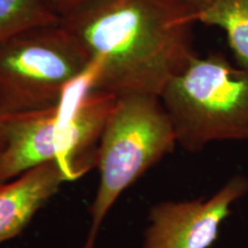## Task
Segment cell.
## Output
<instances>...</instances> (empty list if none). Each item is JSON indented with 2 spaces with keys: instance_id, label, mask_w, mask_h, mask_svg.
<instances>
[{
  "instance_id": "6da1fadb",
  "label": "cell",
  "mask_w": 248,
  "mask_h": 248,
  "mask_svg": "<svg viewBox=\"0 0 248 248\" xmlns=\"http://www.w3.org/2000/svg\"><path fill=\"white\" fill-rule=\"evenodd\" d=\"M83 48L90 90L160 97L194 57L195 12L182 0H86L60 18Z\"/></svg>"
},
{
  "instance_id": "7a4b0ae2",
  "label": "cell",
  "mask_w": 248,
  "mask_h": 248,
  "mask_svg": "<svg viewBox=\"0 0 248 248\" xmlns=\"http://www.w3.org/2000/svg\"><path fill=\"white\" fill-rule=\"evenodd\" d=\"M116 98L85 88L80 80L59 106L2 115L0 184L48 162L60 163L70 181L91 170Z\"/></svg>"
},
{
  "instance_id": "3957f363",
  "label": "cell",
  "mask_w": 248,
  "mask_h": 248,
  "mask_svg": "<svg viewBox=\"0 0 248 248\" xmlns=\"http://www.w3.org/2000/svg\"><path fill=\"white\" fill-rule=\"evenodd\" d=\"M176 146L175 130L160 97L130 93L116 98L95 154L100 177L82 248H95L101 226L123 192Z\"/></svg>"
},
{
  "instance_id": "277c9868",
  "label": "cell",
  "mask_w": 248,
  "mask_h": 248,
  "mask_svg": "<svg viewBox=\"0 0 248 248\" xmlns=\"http://www.w3.org/2000/svg\"><path fill=\"white\" fill-rule=\"evenodd\" d=\"M177 145L198 153L218 141H248V68L223 53L197 54L160 95Z\"/></svg>"
},
{
  "instance_id": "5b68a950",
  "label": "cell",
  "mask_w": 248,
  "mask_h": 248,
  "mask_svg": "<svg viewBox=\"0 0 248 248\" xmlns=\"http://www.w3.org/2000/svg\"><path fill=\"white\" fill-rule=\"evenodd\" d=\"M91 70L88 55L61 22L0 43V115L59 106Z\"/></svg>"
},
{
  "instance_id": "8992f818",
  "label": "cell",
  "mask_w": 248,
  "mask_h": 248,
  "mask_svg": "<svg viewBox=\"0 0 248 248\" xmlns=\"http://www.w3.org/2000/svg\"><path fill=\"white\" fill-rule=\"evenodd\" d=\"M248 194V177L233 175L209 197L155 203L140 248H210L238 201Z\"/></svg>"
},
{
  "instance_id": "52a82bcc",
  "label": "cell",
  "mask_w": 248,
  "mask_h": 248,
  "mask_svg": "<svg viewBox=\"0 0 248 248\" xmlns=\"http://www.w3.org/2000/svg\"><path fill=\"white\" fill-rule=\"evenodd\" d=\"M70 181L59 162H48L0 184V245L27 228L37 213Z\"/></svg>"
},
{
  "instance_id": "ba28073f",
  "label": "cell",
  "mask_w": 248,
  "mask_h": 248,
  "mask_svg": "<svg viewBox=\"0 0 248 248\" xmlns=\"http://www.w3.org/2000/svg\"><path fill=\"white\" fill-rule=\"evenodd\" d=\"M195 21L224 30L238 66L248 68V0H209Z\"/></svg>"
},
{
  "instance_id": "9c48e42d",
  "label": "cell",
  "mask_w": 248,
  "mask_h": 248,
  "mask_svg": "<svg viewBox=\"0 0 248 248\" xmlns=\"http://www.w3.org/2000/svg\"><path fill=\"white\" fill-rule=\"evenodd\" d=\"M60 22L48 0H0V43L23 31Z\"/></svg>"
},
{
  "instance_id": "30bf717a",
  "label": "cell",
  "mask_w": 248,
  "mask_h": 248,
  "mask_svg": "<svg viewBox=\"0 0 248 248\" xmlns=\"http://www.w3.org/2000/svg\"><path fill=\"white\" fill-rule=\"evenodd\" d=\"M48 1L55 13L61 18L63 15L68 14L74 8H76L77 6L86 1V0H48Z\"/></svg>"
},
{
  "instance_id": "8fae6325",
  "label": "cell",
  "mask_w": 248,
  "mask_h": 248,
  "mask_svg": "<svg viewBox=\"0 0 248 248\" xmlns=\"http://www.w3.org/2000/svg\"><path fill=\"white\" fill-rule=\"evenodd\" d=\"M183 2H185L188 7H191L195 12V14L198 12H200L201 9L206 7L207 4H208L209 0H182Z\"/></svg>"
},
{
  "instance_id": "7c38bea8",
  "label": "cell",
  "mask_w": 248,
  "mask_h": 248,
  "mask_svg": "<svg viewBox=\"0 0 248 248\" xmlns=\"http://www.w3.org/2000/svg\"><path fill=\"white\" fill-rule=\"evenodd\" d=\"M5 137H4V122H2V115H0V153L4 150Z\"/></svg>"
}]
</instances>
